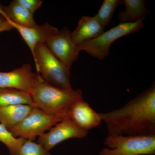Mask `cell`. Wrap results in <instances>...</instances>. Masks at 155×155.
I'll return each instance as SVG.
<instances>
[{"label":"cell","mask_w":155,"mask_h":155,"mask_svg":"<svg viewBox=\"0 0 155 155\" xmlns=\"http://www.w3.org/2000/svg\"><path fill=\"white\" fill-rule=\"evenodd\" d=\"M99 114L108 134L155 136V82L122 107Z\"/></svg>","instance_id":"6da1fadb"},{"label":"cell","mask_w":155,"mask_h":155,"mask_svg":"<svg viewBox=\"0 0 155 155\" xmlns=\"http://www.w3.org/2000/svg\"><path fill=\"white\" fill-rule=\"evenodd\" d=\"M32 107L45 114L62 118L69 116L72 105L83 99L81 90H65L51 85L41 78L29 93Z\"/></svg>","instance_id":"7a4b0ae2"},{"label":"cell","mask_w":155,"mask_h":155,"mask_svg":"<svg viewBox=\"0 0 155 155\" xmlns=\"http://www.w3.org/2000/svg\"><path fill=\"white\" fill-rule=\"evenodd\" d=\"M37 74L51 85L65 90L72 89L70 69L56 58L44 44H38L33 56Z\"/></svg>","instance_id":"3957f363"},{"label":"cell","mask_w":155,"mask_h":155,"mask_svg":"<svg viewBox=\"0 0 155 155\" xmlns=\"http://www.w3.org/2000/svg\"><path fill=\"white\" fill-rule=\"evenodd\" d=\"M106 147L99 155H151L155 154V136L118 135L108 134Z\"/></svg>","instance_id":"277c9868"},{"label":"cell","mask_w":155,"mask_h":155,"mask_svg":"<svg viewBox=\"0 0 155 155\" xmlns=\"http://www.w3.org/2000/svg\"><path fill=\"white\" fill-rule=\"evenodd\" d=\"M145 17L132 23H121L109 30L104 31L96 38L76 45L78 53L85 51L94 58L102 60L109 55L111 45L125 35L140 30L143 25Z\"/></svg>","instance_id":"5b68a950"},{"label":"cell","mask_w":155,"mask_h":155,"mask_svg":"<svg viewBox=\"0 0 155 155\" xmlns=\"http://www.w3.org/2000/svg\"><path fill=\"white\" fill-rule=\"evenodd\" d=\"M64 118L45 114L38 108L32 107L25 118L8 129L16 138L34 141L61 122Z\"/></svg>","instance_id":"8992f818"},{"label":"cell","mask_w":155,"mask_h":155,"mask_svg":"<svg viewBox=\"0 0 155 155\" xmlns=\"http://www.w3.org/2000/svg\"><path fill=\"white\" fill-rule=\"evenodd\" d=\"M88 131L81 129L69 118H64L49 130L39 137L38 143L48 151L56 145L70 138H82L87 136Z\"/></svg>","instance_id":"52a82bcc"},{"label":"cell","mask_w":155,"mask_h":155,"mask_svg":"<svg viewBox=\"0 0 155 155\" xmlns=\"http://www.w3.org/2000/svg\"><path fill=\"white\" fill-rule=\"evenodd\" d=\"M45 45L67 69H70L78 58L79 53L76 51V45L72 41L71 31L67 27L58 31Z\"/></svg>","instance_id":"ba28073f"},{"label":"cell","mask_w":155,"mask_h":155,"mask_svg":"<svg viewBox=\"0 0 155 155\" xmlns=\"http://www.w3.org/2000/svg\"><path fill=\"white\" fill-rule=\"evenodd\" d=\"M32 72L29 64L8 72H0V88L17 89L29 94L34 84L41 78Z\"/></svg>","instance_id":"9c48e42d"},{"label":"cell","mask_w":155,"mask_h":155,"mask_svg":"<svg viewBox=\"0 0 155 155\" xmlns=\"http://www.w3.org/2000/svg\"><path fill=\"white\" fill-rule=\"evenodd\" d=\"M68 115L78 127L87 131L99 125L102 121L99 114L83 99L78 100L72 105Z\"/></svg>","instance_id":"30bf717a"},{"label":"cell","mask_w":155,"mask_h":155,"mask_svg":"<svg viewBox=\"0 0 155 155\" xmlns=\"http://www.w3.org/2000/svg\"><path fill=\"white\" fill-rule=\"evenodd\" d=\"M10 22L14 28L19 31L30 49L32 56H34L35 49L37 45L38 44H45L48 40L59 31L58 28L50 25L48 22L31 28L22 27L11 21Z\"/></svg>","instance_id":"8fae6325"},{"label":"cell","mask_w":155,"mask_h":155,"mask_svg":"<svg viewBox=\"0 0 155 155\" xmlns=\"http://www.w3.org/2000/svg\"><path fill=\"white\" fill-rule=\"evenodd\" d=\"M104 28L95 16H83L78 21L77 28L71 32L72 41L77 45L93 39L104 33Z\"/></svg>","instance_id":"7c38bea8"},{"label":"cell","mask_w":155,"mask_h":155,"mask_svg":"<svg viewBox=\"0 0 155 155\" xmlns=\"http://www.w3.org/2000/svg\"><path fill=\"white\" fill-rule=\"evenodd\" d=\"M7 18L12 23L22 27L35 28L38 26L33 14L19 4L17 0L12 1L8 6H4Z\"/></svg>","instance_id":"4fadbf2b"},{"label":"cell","mask_w":155,"mask_h":155,"mask_svg":"<svg viewBox=\"0 0 155 155\" xmlns=\"http://www.w3.org/2000/svg\"><path fill=\"white\" fill-rule=\"evenodd\" d=\"M32 107L27 105L0 106V123L8 129L24 119Z\"/></svg>","instance_id":"5bb4252c"},{"label":"cell","mask_w":155,"mask_h":155,"mask_svg":"<svg viewBox=\"0 0 155 155\" xmlns=\"http://www.w3.org/2000/svg\"><path fill=\"white\" fill-rule=\"evenodd\" d=\"M125 11H121L118 18L121 23H132L145 17L149 13L143 0H124Z\"/></svg>","instance_id":"9a60e30c"},{"label":"cell","mask_w":155,"mask_h":155,"mask_svg":"<svg viewBox=\"0 0 155 155\" xmlns=\"http://www.w3.org/2000/svg\"><path fill=\"white\" fill-rule=\"evenodd\" d=\"M19 104L33 106L29 93L17 89L0 88V106Z\"/></svg>","instance_id":"2e32d148"},{"label":"cell","mask_w":155,"mask_h":155,"mask_svg":"<svg viewBox=\"0 0 155 155\" xmlns=\"http://www.w3.org/2000/svg\"><path fill=\"white\" fill-rule=\"evenodd\" d=\"M123 4L122 0H104L102 5L95 15L97 19L104 27L110 23L114 11L120 5Z\"/></svg>","instance_id":"e0dca14e"},{"label":"cell","mask_w":155,"mask_h":155,"mask_svg":"<svg viewBox=\"0 0 155 155\" xmlns=\"http://www.w3.org/2000/svg\"><path fill=\"white\" fill-rule=\"evenodd\" d=\"M25 140L14 137L5 126L0 123V142L7 147L11 155H19L20 148Z\"/></svg>","instance_id":"ac0fdd59"},{"label":"cell","mask_w":155,"mask_h":155,"mask_svg":"<svg viewBox=\"0 0 155 155\" xmlns=\"http://www.w3.org/2000/svg\"><path fill=\"white\" fill-rule=\"evenodd\" d=\"M49 151L41 144L29 140H25L19 151V155H50Z\"/></svg>","instance_id":"d6986e66"},{"label":"cell","mask_w":155,"mask_h":155,"mask_svg":"<svg viewBox=\"0 0 155 155\" xmlns=\"http://www.w3.org/2000/svg\"><path fill=\"white\" fill-rule=\"evenodd\" d=\"M17 2L33 14L41 7L42 1L41 0H17Z\"/></svg>","instance_id":"ffe728a7"},{"label":"cell","mask_w":155,"mask_h":155,"mask_svg":"<svg viewBox=\"0 0 155 155\" xmlns=\"http://www.w3.org/2000/svg\"><path fill=\"white\" fill-rule=\"evenodd\" d=\"M7 27H12L14 28L10 20H7L5 17L0 15V29Z\"/></svg>","instance_id":"44dd1931"},{"label":"cell","mask_w":155,"mask_h":155,"mask_svg":"<svg viewBox=\"0 0 155 155\" xmlns=\"http://www.w3.org/2000/svg\"><path fill=\"white\" fill-rule=\"evenodd\" d=\"M0 15L5 17L7 20H8L5 12V9H4V6H3L1 3H0Z\"/></svg>","instance_id":"7402d4cb"},{"label":"cell","mask_w":155,"mask_h":155,"mask_svg":"<svg viewBox=\"0 0 155 155\" xmlns=\"http://www.w3.org/2000/svg\"><path fill=\"white\" fill-rule=\"evenodd\" d=\"M13 28H12V27H7V28H2V29H0V32H2V31H10L11 30V29H13Z\"/></svg>","instance_id":"603a6c76"}]
</instances>
